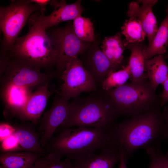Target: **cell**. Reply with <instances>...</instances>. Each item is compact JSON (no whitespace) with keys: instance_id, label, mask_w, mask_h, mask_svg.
Listing matches in <instances>:
<instances>
[{"instance_id":"obj_1","label":"cell","mask_w":168,"mask_h":168,"mask_svg":"<svg viewBox=\"0 0 168 168\" xmlns=\"http://www.w3.org/2000/svg\"><path fill=\"white\" fill-rule=\"evenodd\" d=\"M158 105L143 113L115 124L112 130L126 159L139 148L159 150L167 131Z\"/></svg>"},{"instance_id":"obj_2","label":"cell","mask_w":168,"mask_h":168,"mask_svg":"<svg viewBox=\"0 0 168 168\" xmlns=\"http://www.w3.org/2000/svg\"><path fill=\"white\" fill-rule=\"evenodd\" d=\"M112 128L79 126L60 130L44 148V153L66 156L74 161L97 150L118 147Z\"/></svg>"},{"instance_id":"obj_3","label":"cell","mask_w":168,"mask_h":168,"mask_svg":"<svg viewBox=\"0 0 168 168\" xmlns=\"http://www.w3.org/2000/svg\"><path fill=\"white\" fill-rule=\"evenodd\" d=\"M44 13L40 12L30 17L28 32L17 37L7 53L9 57L22 59L40 70H49L56 65L57 54L43 24Z\"/></svg>"},{"instance_id":"obj_4","label":"cell","mask_w":168,"mask_h":168,"mask_svg":"<svg viewBox=\"0 0 168 168\" xmlns=\"http://www.w3.org/2000/svg\"><path fill=\"white\" fill-rule=\"evenodd\" d=\"M72 99L67 119L58 128L60 130L75 126L111 129L115 125L117 116L102 89L86 97Z\"/></svg>"},{"instance_id":"obj_5","label":"cell","mask_w":168,"mask_h":168,"mask_svg":"<svg viewBox=\"0 0 168 168\" xmlns=\"http://www.w3.org/2000/svg\"><path fill=\"white\" fill-rule=\"evenodd\" d=\"M104 91L117 116L132 117L161 105L159 95L156 94L148 78Z\"/></svg>"},{"instance_id":"obj_6","label":"cell","mask_w":168,"mask_h":168,"mask_svg":"<svg viewBox=\"0 0 168 168\" xmlns=\"http://www.w3.org/2000/svg\"><path fill=\"white\" fill-rule=\"evenodd\" d=\"M45 10L28 0H14L7 6H0V26L3 35L0 54L7 53L32 14Z\"/></svg>"},{"instance_id":"obj_7","label":"cell","mask_w":168,"mask_h":168,"mask_svg":"<svg viewBox=\"0 0 168 168\" xmlns=\"http://www.w3.org/2000/svg\"><path fill=\"white\" fill-rule=\"evenodd\" d=\"M10 58L7 69L1 78V84L38 88L54 78L60 77L55 72H42L40 70L20 58Z\"/></svg>"},{"instance_id":"obj_8","label":"cell","mask_w":168,"mask_h":168,"mask_svg":"<svg viewBox=\"0 0 168 168\" xmlns=\"http://www.w3.org/2000/svg\"><path fill=\"white\" fill-rule=\"evenodd\" d=\"M60 78L63 80L59 93L69 100L84 92H94L98 90L94 81L77 56L69 61Z\"/></svg>"},{"instance_id":"obj_9","label":"cell","mask_w":168,"mask_h":168,"mask_svg":"<svg viewBox=\"0 0 168 168\" xmlns=\"http://www.w3.org/2000/svg\"><path fill=\"white\" fill-rule=\"evenodd\" d=\"M46 32L56 53V72L60 78L67 64L72 58L82 53L85 45L74 33L72 25Z\"/></svg>"},{"instance_id":"obj_10","label":"cell","mask_w":168,"mask_h":168,"mask_svg":"<svg viewBox=\"0 0 168 168\" xmlns=\"http://www.w3.org/2000/svg\"><path fill=\"white\" fill-rule=\"evenodd\" d=\"M69 104L68 100L59 93L54 98L50 108L44 114L38 128L43 148L67 119Z\"/></svg>"},{"instance_id":"obj_11","label":"cell","mask_w":168,"mask_h":168,"mask_svg":"<svg viewBox=\"0 0 168 168\" xmlns=\"http://www.w3.org/2000/svg\"><path fill=\"white\" fill-rule=\"evenodd\" d=\"M156 0H139L132 2L129 6L127 15L137 18L141 23L148 41V46L152 43L158 29L157 22L152 8L158 2Z\"/></svg>"},{"instance_id":"obj_12","label":"cell","mask_w":168,"mask_h":168,"mask_svg":"<svg viewBox=\"0 0 168 168\" xmlns=\"http://www.w3.org/2000/svg\"><path fill=\"white\" fill-rule=\"evenodd\" d=\"M49 83L40 87L33 92L25 106L14 116L22 121H29L36 124L52 93L49 90Z\"/></svg>"},{"instance_id":"obj_13","label":"cell","mask_w":168,"mask_h":168,"mask_svg":"<svg viewBox=\"0 0 168 168\" xmlns=\"http://www.w3.org/2000/svg\"><path fill=\"white\" fill-rule=\"evenodd\" d=\"M81 2L78 0L73 3L68 4L64 0L51 1L50 3L54 10L48 16L43 14L42 21L44 27L46 30L62 22L74 20L81 16L84 10Z\"/></svg>"},{"instance_id":"obj_14","label":"cell","mask_w":168,"mask_h":168,"mask_svg":"<svg viewBox=\"0 0 168 168\" xmlns=\"http://www.w3.org/2000/svg\"><path fill=\"white\" fill-rule=\"evenodd\" d=\"M1 85V97L6 109L14 116L25 106L33 92L32 89L9 83Z\"/></svg>"},{"instance_id":"obj_15","label":"cell","mask_w":168,"mask_h":168,"mask_svg":"<svg viewBox=\"0 0 168 168\" xmlns=\"http://www.w3.org/2000/svg\"><path fill=\"white\" fill-rule=\"evenodd\" d=\"M84 63L97 87H101L105 79L111 72L116 71L108 58L98 48L93 49L87 55Z\"/></svg>"},{"instance_id":"obj_16","label":"cell","mask_w":168,"mask_h":168,"mask_svg":"<svg viewBox=\"0 0 168 168\" xmlns=\"http://www.w3.org/2000/svg\"><path fill=\"white\" fill-rule=\"evenodd\" d=\"M126 49L131 51V55L127 65L130 72V79L132 82H138L148 78L146 71L143 51L147 46L142 42H128L124 40Z\"/></svg>"},{"instance_id":"obj_17","label":"cell","mask_w":168,"mask_h":168,"mask_svg":"<svg viewBox=\"0 0 168 168\" xmlns=\"http://www.w3.org/2000/svg\"><path fill=\"white\" fill-rule=\"evenodd\" d=\"M119 158V147H115L91 153L73 163L74 168H114Z\"/></svg>"},{"instance_id":"obj_18","label":"cell","mask_w":168,"mask_h":168,"mask_svg":"<svg viewBox=\"0 0 168 168\" xmlns=\"http://www.w3.org/2000/svg\"><path fill=\"white\" fill-rule=\"evenodd\" d=\"M33 124H23L14 126V134L22 150L36 154H44L40 141V135Z\"/></svg>"},{"instance_id":"obj_19","label":"cell","mask_w":168,"mask_h":168,"mask_svg":"<svg viewBox=\"0 0 168 168\" xmlns=\"http://www.w3.org/2000/svg\"><path fill=\"white\" fill-rule=\"evenodd\" d=\"M42 155L26 151L2 152L0 155V168H32Z\"/></svg>"},{"instance_id":"obj_20","label":"cell","mask_w":168,"mask_h":168,"mask_svg":"<svg viewBox=\"0 0 168 168\" xmlns=\"http://www.w3.org/2000/svg\"><path fill=\"white\" fill-rule=\"evenodd\" d=\"M101 48L116 70L121 66L123 67V54L126 48L120 33L111 37H105Z\"/></svg>"},{"instance_id":"obj_21","label":"cell","mask_w":168,"mask_h":168,"mask_svg":"<svg viewBox=\"0 0 168 168\" xmlns=\"http://www.w3.org/2000/svg\"><path fill=\"white\" fill-rule=\"evenodd\" d=\"M146 71L148 79L153 88L157 87L168 78V65L163 55H159L146 59Z\"/></svg>"},{"instance_id":"obj_22","label":"cell","mask_w":168,"mask_h":168,"mask_svg":"<svg viewBox=\"0 0 168 168\" xmlns=\"http://www.w3.org/2000/svg\"><path fill=\"white\" fill-rule=\"evenodd\" d=\"M166 16L161 23L151 44L144 49L146 59L156 55H163L168 46V5L166 10Z\"/></svg>"},{"instance_id":"obj_23","label":"cell","mask_w":168,"mask_h":168,"mask_svg":"<svg viewBox=\"0 0 168 168\" xmlns=\"http://www.w3.org/2000/svg\"><path fill=\"white\" fill-rule=\"evenodd\" d=\"M121 30V34L129 43L142 42L146 36L141 23L138 19L134 17L126 20Z\"/></svg>"},{"instance_id":"obj_24","label":"cell","mask_w":168,"mask_h":168,"mask_svg":"<svg viewBox=\"0 0 168 168\" xmlns=\"http://www.w3.org/2000/svg\"><path fill=\"white\" fill-rule=\"evenodd\" d=\"M73 32L82 41H94L95 39L93 23L90 19L81 16L73 20L72 25Z\"/></svg>"},{"instance_id":"obj_25","label":"cell","mask_w":168,"mask_h":168,"mask_svg":"<svg viewBox=\"0 0 168 168\" xmlns=\"http://www.w3.org/2000/svg\"><path fill=\"white\" fill-rule=\"evenodd\" d=\"M130 74L128 65L124 66L118 71L110 72L103 80L101 87L103 90H111L126 84L130 79Z\"/></svg>"},{"instance_id":"obj_26","label":"cell","mask_w":168,"mask_h":168,"mask_svg":"<svg viewBox=\"0 0 168 168\" xmlns=\"http://www.w3.org/2000/svg\"><path fill=\"white\" fill-rule=\"evenodd\" d=\"M60 156L52 154L41 156L32 168H74L73 162L68 158L61 161Z\"/></svg>"},{"instance_id":"obj_27","label":"cell","mask_w":168,"mask_h":168,"mask_svg":"<svg viewBox=\"0 0 168 168\" xmlns=\"http://www.w3.org/2000/svg\"><path fill=\"white\" fill-rule=\"evenodd\" d=\"M1 147L3 152H17L22 150L14 134L1 142Z\"/></svg>"},{"instance_id":"obj_28","label":"cell","mask_w":168,"mask_h":168,"mask_svg":"<svg viewBox=\"0 0 168 168\" xmlns=\"http://www.w3.org/2000/svg\"><path fill=\"white\" fill-rule=\"evenodd\" d=\"M146 151L150 159L149 168H164L162 154L160 152L159 150L149 149Z\"/></svg>"},{"instance_id":"obj_29","label":"cell","mask_w":168,"mask_h":168,"mask_svg":"<svg viewBox=\"0 0 168 168\" xmlns=\"http://www.w3.org/2000/svg\"><path fill=\"white\" fill-rule=\"evenodd\" d=\"M15 128L9 124L1 123L0 125V140L1 142L6 138L14 134Z\"/></svg>"},{"instance_id":"obj_30","label":"cell","mask_w":168,"mask_h":168,"mask_svg":"<svg viewBox=\"0 0 168 168\" xmlns=\"http://www.w3.org/2000/svg\"><path fill=\"white\" fill-rule=\"evenodd\" d=\"M162 85L163 86V90L162 92L159 95L161 107L168 102V78Z\"/></svg>"},{"instance_id":"obj_31","label":"cell","mask_w":168,"mask_h":168,"mask_svg":"<svg viewBox=\"0 0 168 168\" xmlns=\"http://www.w3.org/2000/svg\"><path fill=\"white\" fill-rule=\"evenodd\" d=\"M119 150L120 155L119 165V168H127L126 164V159L123 150L121 147H119Z\"/></svg>"},{"instance_id":"obj_32","label":"cell","mask_w":168,"mask_h":168,"mask_svg":"<svg viewBox=\"0 0 168 168\" xmlns=\"http://www.w3.org/2000/svg\"><path fill=\"white\" fill-rule=\"evenodd\" d=\"M29 2L31 3L36 4L40 7L45 9V7L50 2L49 0H29Z\"/></svg>"},{"instance_id":"obj_33","label":"cell","mask_w":168,"mask_h":168,"mask_svg":"<svg viewBox=\"0 0 168 168\" xmlns=\"http://www.w3.org/2000/svg\"><path fill=\"white\" fill-rule=\"evenodd\" d=\"M164 119L165 121L167 132H168V108H166L163 114Z\"/></svg>"},{"instance_id":"obj_34","label":"cell","mask_w":168,"mask_h":168,"mask_svg":"<svg viewBox=\"0 0 168 168\" xmlns=\"http://www.w3.org/2000/svg\"><path fill=\"white\" fill-rule=\"evenodd\" d=\"M162 158L164 164V168H168V157L165 155H162Z\"/></svg>"},{"instance_id":"obj_35","label":"cell","mask_w":168,"mask_h":168,"mask_svg":"<svg viewBox=\"0 0 168 168\" xmlns=\"http://www.w3.org/2000/svg\"><path fill=\"white\" fill-rule=\"evenodd\" d=\"M166 138H167L168 140V132H167V134ZM166 156L168 157V152H167L166 154Z\"/></svg>"},{"instance_id":"obj_36","label":"cell","mask_w":168,"mask_h":168,"mask_svg":"<svg viewBox=\"0 0 168 168\" xmlns=\"http://www.w3.org/2000/svg\"><path fill=\"white\" fill-rule=\"evenodd\" d=\"M167 157H168V156H167Z\"/></svg>"}]
</instances>
